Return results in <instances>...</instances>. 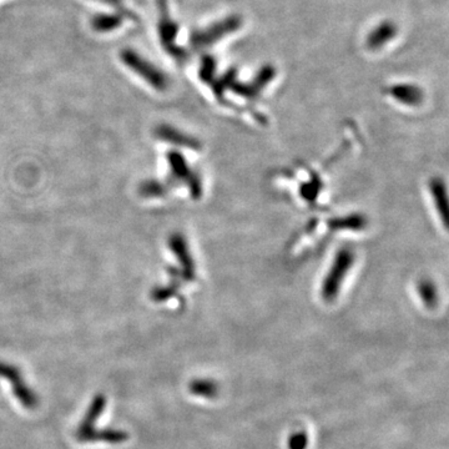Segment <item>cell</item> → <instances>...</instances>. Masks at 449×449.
Masks as SVG:
<instances>
[{"label":"cell","instance_id":"1","mask_svg":"<svg viewBox=\"0 0 449 449\" xmlns=\"http://www.w3.org/2000/svg\"><path fill=\"white\" fill-rule=\"evenodd\" d=\"M243 26V18L240 14H230L221 19L215 20L211 24L197 28L190 34V46L194 50H206L230 35L240 32Z\"/></svg>","mask_w":449,"mask_h":449},{"label":"cell","instance_id":"2","mask_svg":"<svg viewBox=\"0 0 449 449\" xmlns=\"http://www.w3.org/2000/svg\"><path fill=\"white\" fill-rule=\"evenodd\" d=\"M155 4L159 14L157 35L160 44L163 50L168 52L171 58L175 59L176 61H186V59L189 58V52L176 43L180 33V26L170 13L169 0H155Z\"/></svg>","mask_w":449,"mask_h":449},{"label":"cell","instance_id":"3","mask_svg":"<svg viewBox=\"0 0 449 449\" xmlns=\"http://www.w3.org/2000/svg\"><path fill=\"white\" fill-rule=\"evenodd\" d=\"M120 60L126 68L130 69L131 72L141 77L145 81H148L157 90H163L168 86V78L163 70L154 66L148 59L143 58V55L139 54L135 49L131 48L123 49L120 52Z\"/></svg>","mask_w":449,"mask_h":449},{"label":"cell","instance_id":"4","mask_svg":"<svg viewBox=\"0 0 449 449\" xmlns=\"http://www.w3.org/2000/svg\"><path fill=\"white\" fill-rule=\"evenodd\" d=\"M399 29L397 23L392 19H384L373 26L366 35V48L372 52H377L388 46L397 38Z\"/></svg>","mask_w":449,"mask_h":449},{"label":"cell","instance_id":"5","mask_svg":"<svg viewBox=\"0 0 449 449\" xmlns=\"http://www.w3.org/2000/svg\"><path fill=\"white\" fill-rule=\"evenodd\" d=\"M0 376L7 378L13 384L14 395L19 399V402L26 408H35L38 406V398L32 390L24 383L21 373L18 368L13 366L0 363Z\"/></svg>","mask_w":449,"mask_h":449},{"label":"cell","instance_id":"6","mask_svg":"<svg viewBox=\"0 0 449 449\" xmlns=\"http://www.w3.org/2000/svg\"><path fill=\"white\" fill-rule=\"evenodd\" d=\"M388 94L398 103L410 106L421 104L424 97L423 90L418 85L410 83L393 84L388 88Z\"/></svg>","mask_w":449,"mask_h":449},{"label":"cell","instance_id":"7","mask_svg":"<svg viewBox=\"0 0 449 449\" xmlns=\"http://www.w3.org/2000/svg\"><path fill=\"white\" fill-rule=\"evenodd\" d=\"M124 17L117 12L95 14L90 20L92 30L100 34L115 32L124 23Z\"/></svg>","mask_w":449,"mask_h":449},{"label":"cell","instance_id":"8","mask_svg":"<svg viewBox=\"0 0 449 449\" xmlns=\"http://www.w3.org/2000/svg\"><path fill=\"white\" fill-rule=\"evenodd\" d=\"M80 442H109L120 443L125 442L128 439V433L124 430H90L84 435L78 437Z\"/></svg>","mask_w":449,"mask_h":449},{"label":"cell","instance_id":"9","mask_svg":"<svg viewBox=\"0 0 449 449\" xmlns=\"http://www.w3.org/2000/svg\"><path fill=\"white\" fill-rule=\"evenodd\" d=\"M105 404H106V399H105L103 395H100V396H97V397L94 398L90 408L88 410V413L85 415L84 419H83L81 424L79 426L78 435H77V437L81 436V435H84L86 432L92 430V426H94L95 422H97V418H98V417L103 413V410H104Z\"/></svg>","mask_w":449,"mask_h":449},{"label":"cell","instance_id":"10","mask_svg":"<svg viewBox=\"0 0 449 449\" xmlns=\"http://www.w3.org/2000/svg\"><path fill=\"white\" fill-rule=\"evenodd\" d=\"M189 391L197 397L212 399L219 396V384L208 378H196L189 384Z\"/></svg>","mask_w":449,"mask_h":449},{"label":"cell","instance_id":"11","mask_svg":"<svg viewBox=\"0 0 449 449\" xmlns=\"http://www.w3.org/2000/svg\"><path fill=\"white\" fill-rule=\"evenodd\" d=\"M216 69H217V61L214 55L211 54H205L201 58V66H200V72L199 75L202 80H212L215 77Z\"/></svg>","mask_w":449,"mask_h":449},{"label":"cell","instance_id":"12","mask_svg":"<svg viewBox=\"0 0 449 449\" xmlns=\"http://www.w3.org/2000/svg\"><path fill=\"white\" fill-rule=\"evenodd\" d=\"M94 1H98V3H101L105 6L114 8L117 13H120L124 17V19H130L132 21H137V14L125 7L124 0H94Z\"/></svg>","mask_w":449,"mask_h":449},{"label":"cell","instance_id":"13","mask_svg":"<svg viewBox=\"0 0 449 449\" xmlns=\"http://www.w3.org/2000/svg\"><path fill=\"white\" fill-rule=\"evenodd\" d=\"M308 435L305 430H297L288 437L287 439V448L288 449H307L308 447Z\"/></svg>","mask_w":449,"mask_h":449}]
</instances>
